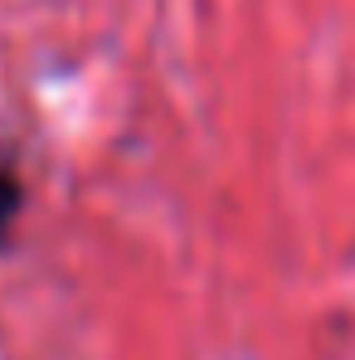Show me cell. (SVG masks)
<instances>
[{
    "label": "cell",
    "mask_w": 355,
    "mask_h": 360,
    "mask_svg": "<svg viewBox=\"0 0 355 360\" xmlns=\"http://www.w3.org/2000/svg\"><path fill=\"white\" fill-rule=\"evenodd\" d=\"M20 210H25V185L10 176V171H0V243L10 239V229H15V219H20Z\"/></svg>",
    "instance_id": "cell-1"
}]
</instances>
